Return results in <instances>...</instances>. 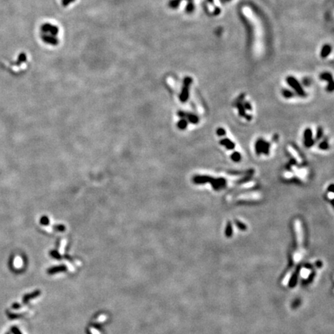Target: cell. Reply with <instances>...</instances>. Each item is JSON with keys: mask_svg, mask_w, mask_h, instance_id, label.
<instances>
[{"mask_svg": "<svg viewBox=\"0 0 334 334\" xmlns=\"http://www.w3.org/2000/svg\"><path fill=\"white\" fill-rule=\"evenodd\" d=\"M287 81H288L289 85H291V86L295 89V91H297L299 95H302H302H304V93L305 92H304V91L302 89L301 86H300V84H299V82L295 80V78H292V77H289V78H288V79H287Z\"/></svg>", "mask_w": 334, "mask_h": 334, "instance_id": "obj_1", "label": "cell"}, {"mask_svg": "<svg viewBox=\"0 0 334 334\" xmlns=\"http://www.w3.org/2000/svg\"><path fill=\"white\" fill-rule=\"evenodd\" d=\"M66 269H67V268L65 265H58V266H54V267L49 268L47 270V273L50 274V275H53V274L66 271Z\"/></svg>", "mask_w": 334, "mask_h": 334, "instance_id": "obj_2", "label": "cell"}, {"mask_svg": "<svg viewBox=\"0 0 334 334\" xmlns=\"http://www.w3.org/2000/svg\"><path fill=\"white\" fill-rule=\"evenodd\" d=\"M40 295V290H37V291L33 292H32V293L30 294L25 295L23 297V303L26 304L28 302L29 300L32 299H34V298L39 296Z\"/></svg>", "mask_w": 334, "mask_h": 334, "instance_id": "obj_3", "label": "cell"}, {"mask_svg": "<svg viewBox=\"0 0 334 334\" xmlns=\"http://www.w3.org/2000/svg\"><path fill=\"white\" fill-rule=\"evenodd\" d=\"M220 142H221V144L224 145L227 148V149H232L235 146V145L234 144L233 142L229 140V139H227V138H225V139L222 140Z\"/></svg>", "mask_w": 334, "mask_h": 334, "instance_id": "obj_4", "label": "cell"}, {"mask_svg": "<svg viewBox=\"0 0 334 334\" xmlns=\"http://www.w3.org/2000/svg\"><path fill=\"white\" fill-rule=\"evenodd\" d=\"M305 136H306V145H311V140H312V138H311V136H312V133H311V131L310 129H306V132H305Z\"/></svg>", "mask_w": 334, "mask_h": 334, "instance_id": "obj_5", "label": "cell"}, {"mask_svg": "<svg viewBox=\"0 0 334 334\" xmlns=\"http://www.w3.org/2000/svg\"><path fill=\"white\" fill-rule=\"evenodd\" d=\"M330 51H331V47H330V46L329 45L324 46V47L323 48V50H322L321 52V56H323V57L327 56V55L330 54Z\"/></svg>", "mask_w": 334, "mask_h": 334, "instance_id": "obj_6", "label": "cell"}, {"mask_svg": "<svg viewBox=\"0 0 334 334\" xmlns=\"http://www.w3.org/2000/svg\"><path fill=\"white\" fill-rule=\"evenodd\" d=\"M241 155H240L238 153H234L233 155H232V156H231V159H232L234 162H238V161L241 160Z\"/></svg>", "mask_w": 334, "mask_h": 334, "instance_id": "obj_7", "label": "cell"}, {"mask_svg": "<svg viewBox=\"0 0 334 334\" xmlns=\"http://www.w3.org/2000/svg\"><path fill=\"white\" fill-rule=\"evenodd\" d=\"M321 78H323V79H324V80H332V76L330 75V73H323L321 75Z\"/></svg>", "mask_w": 334, "mask_h": 334, "instance_id": "obj_8", "label": "cell"}, {"mask_svg": "<svg viewBox=\"0 0 334 334\" xmlns=\"http://www.w3.org/2000/svg\"><path fill=\"white\" fill-rule=\"evenodd\" d=\"M11 331H12L14 334H22L21 332H20V330H19V329H18L16 326H13V327H12Z\"/></svg>", "mask_w": 334, "mask_h": 334, "instance_id": "obj_9", "label": "cell"}, {"mask_svg": "<svg viewBox=\"0 0 334 334\" xmlns=\"http://www.w3.org/2000/svg\"><path fill=\"white\" fill-rule=\"evenodd\" d=\"M283 95H284L285 97H290L292 96V92H290V91H287V90H285V91H283Z\"/></svg>", "mask_w": 334, "mask_h": 334, "instance_id": "obj_10", "label": "cell"}, {"mask_svg": "<svg viewBox=\"0 0 334 334\" xmlns=\"http://www.w3.org/2000/svg\"><path fill=\"white\" fill-rule=\"evenodd\" d=\"M179 126L181 129H184L185 127H186V121H185L184 120H182L180 122H179Z\"/></svg>", "mask_w": 334, "mask_h": 334, "instance_id": "obj_11", "label": "cell"}, {"mask_svg": "<svg viewBox=\"0 0 334 334\" xmlns=\"http://www.w3.org/2000/svg\"><path fill=\"white\" fill-rule=\"evenodd\" d=\"M51 255L54 257V258H57V259L61 258V256H60V254H58V253L56 252V251H51Z\"/></svg>", "mask_w": 334, "mask_h": 334, "instance_id": "obj_12", "label": "cell"}, {"mask_svg": "<svg viewBox=\"0 0 334 334\" xmlns=\"http://www.w3.org/2000/svg\"><path fill=\"white\" fill-rule=\"evenodd\" d=\"M12 307H13V308L14 309H18L21 308V305H20V304L16 303H16H14V304H13V306H12Z\"/></svg>", "mask_w": 334, "mask_h": 334, "instance_id": "obj_13", "label": "cell"}, {"mask_svg": "<svg viewBox=\"0 0 334 334\" xmlns=\"http://www.w3.org/2000/svg\"><path fill=\"white\" fill-rule=\"evenodd\" d=\"M327 146H328L327 143H326V142H323V143H321V145H320V148H321V149H326V148H327Z\"/></svg>", "mask_w": 334, "mask_h": 334, "instance_id": "obj_14", "label": "cell"}, {"mask_svg": "<svg viewBox=\"0 0 334 334\" xmlns=\"http://www.w3.org/2000/svg\"><path fill=\"white\" fill-rule=\"evenodd\" d=\"M217 134L219 135V136H222V135H224V134H225L224 129H219L217 130Z\"/></svg>", "mask_w": 334, "mask_h": 334, "instance_id": "obj_15", "label": "cell"}, {"mask_svg": "<svg viewBox=\"0 0 334 334\" xmlns=\"http://www.w3.org/2000/svg\"><path fill=\"white\" fill-rule=\"evenodd\" d=\"M91 332H92L94 334H99V333L97 332V330H91Z\"/></svg>", "mask_w": 334, "mask_h": 334, "instance_id": "obj_16", "label": "cell"}, {"mask_svg": "<svg viewBox=\"0 0 334 334\" xmlns=\"http://www.w3.org/2000/svg\"><path fill=\"white\" fill-rule=\"evenodd\" d=\"M6 334H9V333H6Z\"/></svg>", "mask_w": 334, "mask_h": 334, "instance_id": "obj_17", "label": "cell"}]
</instances>
